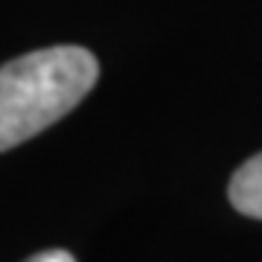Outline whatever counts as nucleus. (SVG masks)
<instances>
[{
	"label": "nucleus",
	"mask_w": 262,
	"mask_h": 262,
	"mask_svg": "<svg viewBox=\"0 0 262 262\" xmlns=\"http://www.w3.org/2000/svg\"><path fill=\"white\" fill-rule=\"evenodd\" d=\"M99 79L94 53L73 44L32 50L0 67V151L70 114Z\"/></svg>",
	"instance_id": "1"
},
{
	"label": "nucleus",
	"mask_w": 262,
	"mask_h": 262,
	"mask_svg": "<svg viewBox=\"0 0 262 262\" xmlns=\"http://www.w3.org/2000/svg\"><path fill=\"white\" fill-rule=\"evenodd\" d=\"M227 195H230V204L242 215L262 222V151L253 155L251 160H245L233 172Z\"/></svg>",
	"instance_id": "2"
},
{
	"label": "nucleus",
	"mask_w": 262,
	"mask_h": 262,
	"mask_svg": "<svg viewBox=\"0 0 262 262\" xmlns=\"http://www.w3.org/2000/svg\"><path fill=\"white\" fill-rule=\"evenodd\" d=\"M27 262H76L73 259V253H67V251H41L35 253V256H29Z\"/></svg>",
	"instance_id": "3"
}]
</instances>
